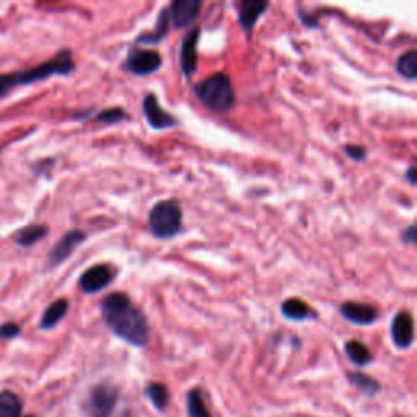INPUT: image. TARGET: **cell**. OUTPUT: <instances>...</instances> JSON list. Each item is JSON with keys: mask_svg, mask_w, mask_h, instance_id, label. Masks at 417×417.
Instances as JSON below:
<instances>
[{"mask_svg": "<svg viewBox=\"0 0 417 417\" xmlns=\"http://www.w3.org/2000/svg\"><path fill=\"white\" fill-rule=\"evenodd\" d=\"M117 403V388L112 385L101 383L95 386L88 400L92 417H110Z\"/></svg>", "mask_w": 417, "mask_h": 417, "instance_id": "obj_8", "label": "cell"}, {"mask_svg": "<svg viewBox=\"0 0 417 417\" xmlns=\"http://www.w3.org/2000/svg\"><path fill=\"white\" fill-rule=\"evenodd\" d=\"M341 315L346 318L347 321L354 323L359 326H370L374 325L379 318V312L375 307L369 305V303H359V302H344L341 305Z\"/></svg>", "mask_w": 417, "mask_h": 417, "instance_id": "obj_13", "label": "cell"}, {"mask_svg": "<svg viewBox=\"0 0 417 417\" xmlns=\"http://www.w3.org/2000/svg\"><path fill=\"white\" fill-rule=\"evenodd\" d=\"M22 401L13 391L0 393V417H24Z\"/></svg>", "mask_w": 417, "mask_h": 417, "instance_id": "obj_20", "label": "cell"}, {"mask_svg": "<svg viewBox=\"0 0 417 417\" xmlns=\"http://www.w3.org/2000/svg\"><path fill=\"white\" fill-rule=\"evenodd\" d=\"M349 381L352 385H356L357 388H359L362 393L367 396H374L379 393V390H380L379 381L374 380L369 375L360 374V372H352V374H349Z\"/></svg>", "mask_w": 417, "mask_h": 417, "instance_id": "obj_22", "label": "cell"}, {"mask_svg": "<svg viewBox=\"0 0 417 417\" xmlns=\"http://www.w3.org/2000/svg\"><path fill=\"white\" fill-rule=\"evenodd\" d=\"M87 235L82 230H71V232L64 233V237L56 243V247L51 249L47 256V268H56L62 264L71 254L75 251L78 244L85 242Z\"/></svg>", "mask_w": 417, "mask_h": 417, "instance_id": "obj_10", "label": "cell"}, {"mask_svg": "<svg viewBox=\"0 0 417 417\" xmlns=\"http://www.w3.org/2000/svg\"><path fill=\"white\" fill-rule=\"evenodd\" d=\"M344 152L347 154V156H349V159L354 160V161H362V160H365V156H367V149H365V147H362V145L347 144L344 147Z\"/></svg>", "mask_w": 417, "mask_h": 417, "instance_id": "obj_26", "label": "cell"}, {"mask_svg": "<svg viewBox=\"0 0 417 417\" xmlns=\"http://www.w3.org/2000/svg\"><path fill=\"white\" fill-rule=\"evenodd\" d=\"M142 111H144L147 122L155 131H165L180 126V121L161 108L159 96L154 95V93H147L144 96V100H142Z\"/></svg>", "mask_w": 417, "mask_h": 417, "instance_id": "obj_6", "label": "cell"}, {"mask_svg": "<svg viewBox=\"0 0 417 417\" xmlns=\"http://www.w3.org/2000/svg\"><path fill=\"white\" fill-rule=\"evenodd\" d=\"M196 96L210 110L224 112L235 105V90L228 75L219 72L205 77L194 87Z\"/></svg>", "mask_w": 417, "mask_h": 417, "instance_id": "obj_3", "label": "cell"}, {"mask_svg": "<svg viewBox=\"0 0 417 417\" xmlns=\"http://www.w3.org/2000/svg\"><path fill=\"white\" fill-rule=\"evenodd\" d=\"M46 233H47V228L44 227V225L33 224L22 230H18V232L13 235V240L15 243L20 244L22 248H29L33 247V244H36L39 240L46 237Z\"/></svg>", "mask_w": 417, "mask_h": 417, "instance_id": "obj_18", "label": "cell"}, {"mask_svg": "<svg viewBox=\"0 0 417 417\" xmlns=\"http://www.w3.org/2000/svg\"><path fill=\"white\" fill-rule=\"evenodd\" d=\"M126 119H127L126 111L119 106L106 108V110L98 112L95 117V121L100 122V124H116V122H121Z\"/></svg>", "mask_w": 417, "mask_h": 417, "instance_id": "obj_25", "label": "cell"}, {"mask_svg": "<svg viewBox=\"0 0 417 417\" xmlns=\"http://www.w3.org/2000/svg\"><path fill=\"white\" fill-rule=\"evenodd\" d=\"M115 271L108 264H96L82 274L78 279V287L83 293L93 295V293L105 291L115 281Z\"/></svg>", "mask_w": 417, "mask_h": 417, "instance_id": "obj_7", "label": "cell"}, {"mask_svg": "<svg viewBox=\"0 0 417 417\" xmlns=\"http://www.w3.org/2000/svg\"><path fill=\"white\" fill-rule=\"evenodd\" d=\"M396 72L401 77L408 78V80H414L417 78V51L411 49V51L401 54L396 61Z\"/></svg>", "mask_w": 417, "mask_h": 417, "instance_id": "obj_21", "label": "cell"}, {"mask_svg": "<svg viewBox=\"0 0 417 417\" xmlns=\"http://www.w3.org/2000/svg\"><path fill=\"white\" fill-rule=\"evenodd\" d=\"M344 349H346L347 357H349V360L354 365L364 367L367 364H370L372 354H370L369 347H367L365 344H362L360 341H356V339L347 341Z\"/></svg>", "mask_w": 417, "mask_h": 417, "instance_id": "obj_19", "label": "cell"}, {"mask_svg": "<svg viewBox=\"0 0 417 417\" xmlns=\"http://www.w3.org/2000/svg\"><path fill=\"white\" fill-rule=\"evenodd\" d=\"M391 339L395 346L400 349H408L414 342V321L409 312H400L396 313L393 321H391Z\"/></svg>", "mask_w": 417, "mask_h": 417, "instance_id": "obj_11", "label": "cell"}, {"mask_svg": "<svg viewBox=\"0 0 417 417\" xmlns=\"http://www.w3.org/2000/svg\"><path fill=\"white\" fill-rule=\"evenodd\" d=\"M161 64H163V57L154 49H134L127 54L124 66L134 75L147 77L160 71Z\"/></svg>", "mask_w": 417, "mask_h": 417, "instance_id": "obj_5", "label": "cell"}, {"mask_svg": "<svg viewBox=\"0 0 417 417\" xmlns=\"http://www.w3.org/2000/svg\"><path fill=\"white\" fill-rule=\"evenodd\" d=\"M67 312H68L67 298H57V300L52 302L51 305L46 308V312L43 313V318H41V323H39V326H41L43 330H51V328L56 326L57 323L67 315Z\"/></svg>", "mask_w": 417, "mask_h": 417, "instance_id": "obj_17", "label": "cell"}, {"mask_svg": "<svg viewBox=\"0 0 417 417\" xmlns=\"http://www.w3.org/2000/svg\"><path fill=\"white\" fill-rule=\"evenodd\" d=\"M147 396L156 409L163 411L170 401V393L163 383H150L145 390Z\"/></svg>", "mask_w": 417, "mask_h": 417, "instance_id": "obj_23", "label": "cell"}, {"mask_svg": "<svg viewBox=\"0 0 417 417\" xmlns=\"http://www.w3.org/2000/svg\"><path fill=\"white\" fill-rule=\"evenodd\" d=\"M269 2H261V0H243L238 7V22L242 24L243 31L249 34L256 27L258 20L266 12Z\"/></svg>", "mask_w": 417, "mask_h": 417, "instance_id": "obj_14", "label": "cell"}, {"mask_svg": "<svg viewBox=\"0 0 417 417\" xmlns=\"http://www.w3.org/2000/svg\"><path fill=\"white\" fill-rule=\"evenodd\" d=\"M200 8H203L200 0H173L168 7V12L175 28H186L193 24L199 17Z\"/></svg>", "mask_w": 417, "mask_h": 417, "instance_id": "obj_12", "label": "cell"}, {"mask_svg": "<svg viewBox=\"0 0 417 417\" xmlns=\"http://www.w3.org/2000/svg\"><path fill=\"white\" fill-rule=\"evenodd\" d=\"M183 212L180 204L173 199H166L156 203L150 209L149 228L155 238L166 240L173 238L181 232Z\"/></svg>", "mask_w": 417, "mask_h": 417, "instance_id": "obj_4", "label": "cell"}, {"mask_svg": "<svg viewBox=\"0 0 417 417\" xmlns=\"http://www.w3.org/2000/svg\"><path fill=\"white\" fill-rule=\"evenodd\" d=\"M406 180H408L409 184H416L417 183V170L416 166H411V168L406 171Z\"/></svg>", "mask_w": 417, "mask_h": 417, "instance_id": "obj_29", "label": "cell"}, {"mask_svg": "<svg viewBox=\"0 0 417 417\" xmlns=\"http://www.w3.org/2000/svg\"><path fill=\"white\" fill-rule=\"evenodd\" d=\"M170 29V12L168 8H161V12L156 18L154 31L139 34L136 39L137 44H156L160 43L161 39H165L166 34H168Z\"/></svg>", "mask_w": 417, "mask_h": 417, "instance_id": "obj_16", "label": "cell"}, {"mask_svg": "<svg viewBox=\"0 0 417 417\" xmlns=\"http://www.w3.org/2000/svg\"><path fill=\"white\" fill-rule=\"evenodd\" d=\"M401 240H403L406 244H416L417 243V227H416V224H411L409 227L406 228L403 233H401Z\"/></svg>", "mask_w": 417, "mask_h": 417, "instance_id": "obj_28", "label": "cell"}, {"mask_svg": "<svg viewBox=\"0 0 417 417\" xmlns=\"http://www.w3.org/2000/svg\"><path fill=\"white\" fill-rule=\"evenodd\" d=\"M101 316L105 325L127 344L145 346L150 336L149 321L144 312L134 305L126 293L112 292L101 300Z\"/></svg>", "mask_w": 417, "mask_h": 417, "instance_id": "obj_1", "label": "cell"}, {"mask_svg": "<svg viewBox=\"0 0 417 417\" xmlns=\"http://www.w3.org/2000/svg\"><path fill=\"white\" fill-rule=\"evenodd\" d=\"M73 71H75V62L72 59V51L71 49H62L56 56L36 67L27 68V71L0 73V100L5 95H8L10 90L15 87L47 80L52 75H68Z\"/></svg>", "mask_w": 417, "mask_h": 417, "instance_id": "obj_2", "label": "cell"}, {"mask_svg": "<svg viewBox=\"0 0 417 417\" xmlns=\"http://www.w3.org/2000/svg\"><path fill=\"white\" fill-rule=\"evenodd\" d=\"M281 312L287 320H292V321H305L315 316V312L308 307V303H305L302 298H297V297L286 298L281 305Z\"/></svg>", "mask_w": 417, "mask_h": 417, "instance_id": "obj_15", "label": "cell"}, {"mask_svg": "<svg viewBox=\"0 0 417 417\" xmlns=\"http://www.w3.org/2000/svg\"><path fill=\"white\" fill-rule=\"evenodd\" d=\"M188 414L189 417H212L205 408L203 395L199 390H191L188 395Z\"/></svg>", "mask_w": 417, "mask_h": 417, "instance_id": "obj_24", "label": "cell"}, {"mask_svg": "<svg viewBox=\"0 0 417 417\" xmlns=\"http://www.w3.org/2000/svg\"><path fill=\"white\" fill-rule=\"evenodd\" d=\"M20 332H22V330H20L18 325H15V323H3L0 326V339H13Z\"/></svg>", "mask_w": 417, "mask_h": 417, "instance_id": "obj_27", "label": "cell"}, {"mask_svg": "<svg viewBox=\"0 0 417 417\" xmlns=\"http://www.w3.org/2000/svg\"><path fill=\"white\" fill-rule=\"evenodd\" d=\"M200 38V28H193L183 38L180 44V68L186 78L193 77L198 68V44Z\"/></svg>", "mask_w": 417, "mask_h": 417, "instance_id": "obj_9", "label": "cell"}]
</instances>
